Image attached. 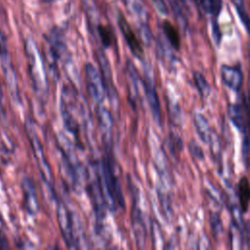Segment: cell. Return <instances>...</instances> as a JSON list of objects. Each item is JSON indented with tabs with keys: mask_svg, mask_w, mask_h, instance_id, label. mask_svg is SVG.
<instances>
[{
	"mask_svg": "<svg viewBox=\"0 0 250 250\" xmlns=\"http://www.w3.org/2000/svg\"><path fill=\"white\" fill-rule=\"evenodd\" d=\"M104 143V155L100 164L101 182L106 201V206L111 211L125 208V199L122 192L119 177L116 171L115 160L112 152V142Z\"/></svg>",
	"mask_w": 250,
	"mask_h": 250,
	"instance_id": "1",
	"label": "cell"
},
{
	"mask_svg": "<svg viewBox=\"0 0 250 250\" xmlns=\"http://www.w3.org/2000/svg\"><path fill=\"white\" fill-rule=\"evenodd\" d=\"M75 89L68 85H64L62 90L61 95V115L62 119V123L66 131L72 134L77 140L78 145H81V141L79 140L80 134V124L78 118L75 114L81 113V108L83 107V104H79L77 95ZM83 112V111H82Z\"/></svg>",
	"mask_w": 250,
	"mask_h": 250,
	"instance_id": "2",
	"label": "cell"
},
{
	"mask_svg": "<svg viewBox=\"0 0 250 250\" xmlns=\"http://www.w3.org/2000/svg\"><path fill=\"white\" fill-rule=\"evenodd\" d=\"M25 52L27 60V72L32 87L37 95L43 97L46 95L48 89L46 72L44 69L43 59L41 58L36 45L31 39L26 40Z\"/></svg>",
	"mask_w": 250,
	"mask_h": 250,
	"instance_id": "3",
	"label": "cell"
},
{
	"mask_svg": "<svg viewBox=\"0 0 250 250\" xmlns=\"http://www.w3.org/2000/svg\"><path fill=\"white\" fill-rule=\"evenodd\" d=\"M25 133L27 140L29 142L31 150L33 152L34 158L37 162V167L39 169L40 176L44 183L51 188V190L54 193V177L51 170V167L49 165V162L46 158V155L44 153L43 146L40 141V138L36 132V128L34 125V121L30 118H26L25 120Z\"/></svg>",
	"mask_w": 250,
	"mask_h": 250,
	"instance_id": "4",
	"label": "cell"
},
{
	"mask_svg": "<svg viewBox=\"0 0 250 250\" xmlns=\"http://www.w3.org/2000/svg\"><path fill=\"white\" fill-rule=\"evenodd\" d=\"M56 208H57V217L58 223L60 227V230L62 233V237L64 240V243L67 248L77 249L79 248L76 230H75V223L73 221L72 214L67 209L65 204L60 200L56 199Z\"/></svg>",
	"mask_w": 250,
	"mask_h": 250,
	"instance_id": "5",
	"label": "cell"
},
{
	"mask_svg": "<svg viewBox=\"0 0 250 250\" xmlns=\"http://www.w3.org/2000/svg\"><path fill=\"white\" fill-rule=\"evenodd\" d=\"M87 187L89 189V195L92 201V205L95 210L96 220L99 224H102L105 215L104 210L107 206L101 182L100 166H98L97 164L93 165V173L90 174V181Z\"/></svg>",
	"mask_w": 250,
	"mask_h": 250,
	"instance_id": "6",
	"label": "cell"
},
{
	"mask_svg": "<svg viewBox=\"0 0 250 250\" xmlns=\"http://www.w3.org/2000/svg\"><path fill=\"white\" fill-rule=\"evenodd\" d=\"M144 89L146 98L150 109V112L152 114V117L154 121L158 124V126H161V106H160V101L159 97L156 91V85L153 78V73L151 66H146L144 70Z\"/></svg>",
	"mask_w": 250,
	"mask_h": 250,
	"instance_id": "7",
	"label": "cell"
},
{
	"mask_svg": "<svg viewBox=\"0 0 250 250\" xmlns=\"http://www.w3.org/2000/svg\"><path fill=\"white\" fill-rule=\"evenodd\" d=\"M45 37L48 45L47 56L50 62L49 65L55 69V72H57V63L66 53V45L64 42L63 33L60 28L54 27Z\"/></svg>",
	"mask_w": 250,
	"mask_h": 250,
	"instance_id": "8",
	"label": "cell"
},
{
	"mask_svg": "<svg viewBox=\"0 0 250 250\" xmlns=\"http://www.w3.org/2000/svg\"><path fill=\"white\" fill-rule=\"evenodd\" d=\"M84 72L86 87L91 100L94 103L101 104L105 93L100 71L94 64L87 62L84 67Z\"/></svg>",
	"mask_w": 250,
	"mask_h": 250,
	"instance_id": "9",
	"label": "cell"
},
{
	"mask_svg": "<svg viewBox=\"0 0 250 250\" xmlns=\"http://www.w3.org/2000/svg\"><path fill=\"white\" fill-rule=\"evenodd\" d=\"M220 76L225 86H227L231 91L240 94L244 80L240 65L222 64L220 66Z\"/></svg>",
	"mask_w": 250,
	"mask_h": 250,
	"instance_id": "10",
	"label": "cell"
},
{
	"mask_svg": "<svg viewBox=\"0 0 250 250\" xmlns=\"http://www.w3.org/2000/svg\"><path fill=\"white\" fill-rule=\"evenodd\" d=\"M97 61H98V65H99V71L103 80L104 84V93L106 94V97L110 101H115L116 100V91L115 87L113 84V79H112V72H111V67L109 64V62L104 55V53L102 50H98L97 52Z\"/></svg>",
	"mask_w": 250,
	"mask_h": 250,
	"instance_id": "11",
	"label": "cell"
},
{
	"mask_svg": "<svg viewBox=\"0 0 250 250\" xmlns=\"http://www.w3.org/2000/svg\"><path fill=\"white\" fill-rule=\"evenodd\" d=\"M118 26L123 35V38L130 49L133 56H135L139 60H144V49L141 44V41L137 37L136 33L128 23L127 20L122 14L118 15Z\"/></svg>",
	"mask_w": 250,
	"mask_h": 250,
	"instance_id": "12",
	"label": "cell"
},
{
	"mask_svg": "<svg viewBox=\"0 0 250 250\" xmlns=\"http://www.w3.org/2000/svg\"><path fill=\"white\" fill-rule=\"evenodd\" d=\"M245 110V125L241 132L242 145L241 154L244 166L250 170V96L241 94V101Z\"/></svg>",
	"mask_w": 250,
	"mask_h": 250,
	"instance_id": "13",
	"label": "cell"
},
{
	"mask_svg": "<svg viewBox=\"0 0 250 250\" xmlns=\"http://www.w3.org/2000/svg\"><path fill=\"white\" fill-rule=\"evenodd\" d=\"M21 188L25 211L30 216L36 215L39 211V202L36 192V187L33 180L29 177L22 178L21 182Z\"/></svg>",
	"mask_w": 250,
	"mask_h": 250,
	"instance_id": "14",
	"label": "cell"
},
{
	"mask_svg": "<svg viewBox=\"0 0 250 250\" xmlns=\"http://www.w3.org/2000/svg\"><path fill=\"white\" fill-rule=\"evenodd\" d=\"M227 115L232 125L239 132H242L245 125V110L242 103H229L227 104Z\"/></svg>",
	"mask_w": 250,
	"mask_h": 250,
	"instance_id": "15",
	"label": "cell"
},
{
	"mask_svg": "<svg viewBox=\"0 0 250 250\" xmlns=\"http://www.w3.org/2000/svg\"><path fill=\"white\" fill-rule=\"evenodd\" d=\"M236 195L239 208L242 213H246L250 205V182L246 176L240 177L236 184Z\"/></svg>",
	"mask_w": 250,
	"mask_h": 250,
	"instance_id": "16",
	"label": "cell"
},
{
	"mask_svg": "<svg viewBox=\"0 0 250 250\" xmlns=\"http://www.w3.org/2000/svg\"><path fill=\"white\" fill-rule=\"evenodd\" d=\"M131 221H132V226H133V229H134V233H135V236H136L137 243L139 244V247H142L141 243H144L145 236H146L145 224H144L142 212H141V210L139 209V207L136 203H134V206L132 208Z\"/></svg>",
	"mask_w": 250,
	"mask_h": 250,
	"instance_id": "17",
	"label": "cell"
},
{
	"mask_svg": "<svg viewBox=\"0 0 250 250\" xmlns=\"http://www.w3.org/2000/svg\"><path fill=\"white\" fill-rule=\"evenodd\" d=\"M193 124H194L195 131H196L198 137L200 138V140L204 144L208 145L213 131H212L206 117L201 113H198V112L194 113L193 114Z\"/></svg>",
	"mask_w": 250,
	"mask_h": 250,
	"instance_id": "18",
	"label": "cell"
},
{
	"mask_svg": "<svg viewBox=\"0 0 250 250\" xmlns=\"http://www.w3.org/2000/svg\"><path fill=\"white\" fill-rule=\"evenodd\" d=\"M163 33L170 44V46L175 50L179 51L181 47V38L178 29L169 21H163L161 23Z\"/></svg>",
	"mask_w": 250,
	"mask_h": 250,
	"instance_id": "19",
	"label": "cell"
},
{
	"mask_svg": "<svg viewBox=\"0 0 250 250\" xmlns=\"http://www.w3.org/2000/svg\"><path fill=\"white\" fill-rule=\"evenodd\" d=\"M192 79H193V82L195 85V89L197 90L201 99H203V100L208 99L211 95L212 88H211V85L209 84V82L207 81V79L205 78V76L200 71L193 70L192 71Z\"/></svg>",
	"mask_w": 250,
	"mask_h": 250,
	"instance_id": "20",
	"label": "cell"
},
{
	"mask_svg": "<svg viewBox=\"0 0 250 250\" xmlns=\"http://www.w3.org/2000/svg\"><path fill=\"white\" fill-rule=\"evenodd\" d=\"M166 146L172 156L178 159L180 153L184 149V142L182 138L178 134L170 132L166 139Z\"/></svg>",
	"mask_w": 250,
	"mask_h": 250,
	"instance_id": "21",
	"label": "cell"
},
{
	"mask_svg": "<svg viewBox=\"0 0 250 250\" xmlns=\"http://www.w3.org/2000/svg\"><path fill=\"white\" fill-rule=\"evenodd\" d=\"M201 10L212 18H218L223 9V0H199Z\"/></svg>",
	"mask_w": 250,
	"mask_h": 250,
	"instance_id": "22",
	"label": "cell"
},
{
	"mask_svg": "<svg viewBox=\"0 0 250 250\" xmlns=\"http://www.w3.org/2000/svg\"><path fill=\"white\" fill-rule=\"evenodd\" d=\"M231 2L250 39V17L245 9V0H231Z\"/></svg>",
	"mask_w": 250,
	"mask_h": 250,
	"instance_id": "23",
	"label": "cell"
},
{
	"mask_svg": "<svg viewBox=\"0 0 250 250\" xmlns=\"http://www.w3.org/2000/svg\"><path fill=\"white\" fill-rule=\"evenodd\" d=\"M209 224H210V229H211L212 235L214 236V238H217L224 230L223 222L218 212H213V211L210 212Z\"/></svg>",
	"mask_w": 250,
	"mask_h": 250,
	"instance_id": "24",
	"label": "cell"
},
{
	"mask_svg": "<svg viewBox=\"0 0 250 250\" xmlns=\"http://www.w3.org/2000/svg\"><path fill=\"white\" fill-rule=\"evenodd\" d=\"M97 32L99 35V38L101 40V43L104 48H108L113 43V33L109 27L103 24L97 25Z\"/></svg>",
	"mask_w": 250,
	"mask_h": 250,
	"instance_id": "25",
	"label": "cell"
},
{
	"mask_svg": "<svg viewBox=\"0 0 250 250\" xmlns=\"http://www.w3.org/2000/svg\"><path fill=\"white\" fill-rule=\"evenodd\" d=\"M130 10L141 20L146 19V11L143 0H124Z\"/></svg>",
	"mask_w": 250,
	"mask_h": 250,
	"instance_id": "26",
	"label": "cell"
},
{
	"mask_svg": "<svg viewBox=\"0 0 250 250\" xmlns=\"http://www.w3.org/2000/svg\"><path fill=\"white\" fill-rule=\"evenodd\" d=\"M86 14L91 22L97 21L98 20V9L95 0H82Z\"/></svg>",
	"mask_w": 250,
	"mask_h": 250,
	"instance_id": "27",
	"label": "cell"
},
{
	"mask_svg": "<svg viewBox=\"0 0 250 250\" xmlns=\"http://www.w3.org/2000/svg\"><path fill=\"white\" fill-rule=\"evenodd\" d=\"M188 152L190 153V155L195 158L196 160L202 161L204 159V151L202 149V147L194 141V140H190L188 144Z\"/></svg>",
	"mask_w": 250,
	"mask_h": 250,
	"instance_id": "28",
	"label": "cell"
},
{
	"mask_svg": "<svg viewBox=\"0 0 250 250\" xmlns=\"http://www.w3.org/2000/svg\"><path fill=\"white\" fill-rule=\"evenodd\" d=\"M211 34H212V38H213L215 44L217 46H220L221 42H222V38H223V33H222L220 24H219V22H218L216 18H213V20H212Z\"/></svg>",
	"mask_w": 250,
	"mask_h": 250,
	"instance_id": "29",
	"label": "cell"
},
{
	"mask_svg": "<svg viewBox=\"0 0 250 250\" xmlns=\"http://www.w3.org/2000/svg\"><path fill=\"white\" fill-rule=\"evenodd\" d=\"M153 6L161 15H167L168 14V7L166 5L165 0H151Z\"/></svg>",
	"mask_w": 250,
	"mask_h": 250,
	"instance_id": "30",
	"label": "cell"
},
{
	"mask_svg": "<svg viewBox=\"0 0 250 250\" xmlns=\"http://www.w3.org/2000/svg\"><path fill=\"white\" fill-rule=\"evenodd\" d=\"M7 54H9L8 46H7V40H6V37H5L4 33L0 29V57L5 56Z\"/></svg>",
	"mask_w": 250,
	"mask_h": 250,
	"instance_id": "31",
	"label": "cell"
},
{
	"mask_svg": "<svg viewBox=\"0 0 250 250\" xmlns=\"http://www.w3.org/2000/svg\"><path fill=\"white\" fill-rule=\"evenodd\" d=\"M178 1L181 3V5L183 6V8L186 10V12H187V11H189V9H190L191 6H192L191 0H178Z\"/></svg>",
	"mask_w": 250,
	"mask_h": 250,
	"instance_id": "32",
	"label": "cell"
},
{
	"mask_svg": "<svg viewBox=\"0 0 250 250\" xmlns=\"http://www.w3.org/2000/svg\"><path fill=\"white\" fill-rule=\"evenodd\" d=\"M0 113H4V109H3V91H2V86H1V82H0Z\"/></svg>",
	"mask_w": 250,
	"mask_h": 250,
	"instance_id": "33",
	"label": "cell"
},
{
	"mask_svg": "<svg viewBox=\"0 0 250 250\" xmlns=\"http://www.w3.org/2000/svg\"><path fill=\"white\" fill-rule=\"evenodd\" d=\"M3 225H4V223H3L2 217H1V215H0V229H2V228H3Z\"/></svg>",
	"mask_w": 250,
	"mask_h": 250,
	"instance_id": "34",
	"label": "cell"
},
{
	"mask_svg": "<svg viewBox=\"0 0 250 250\" xmlns=\"http://www.w3.org/2000/svg\"><path fill=\"white\" fill-rule=\"evenodd\" d=\"M249 96H250V65H249Z\"/></svg>",
	"mask_w": 250,
	"mask_h": 250,
	"instance_id": "35",
	"label": "cell"
},
{
	"mask_svg": "<svg viewBox=\"0 0 250 250\" xmlns=\"http://www.w3.org/2000/svg\"><path fill=\"white\" fill-rule=\"evenodd\" d=\"M45 1H47V2H53V1H56V0H45Z\"/></svg>",
	"mask_w": 250,
	"mask_h": 250,
	"instance_id": "36",
	"label": "cell"
}]
</instances>
